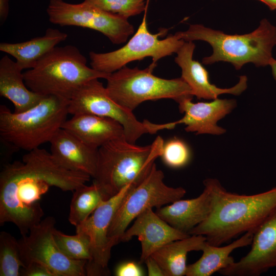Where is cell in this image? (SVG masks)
Masks as SVG:
<instances>
[{
  "label": "cell",
  "mask_w": 276,
  "mask_h": 276,
  "mask_svg": "<svg viewBox=\"0 0 276 276\" xmlns=\"http://www.w3.org/2000/svg\"><path fill=\"white\" fill-rule=\"evenodd\" d=\"M90 176L61 165L51 152L38 148L8 163L0 173V225L11 222L22 236L39 223L44 215L39 200L49 188L74 191Z\"/></svg>",
  "instance_id": "cell-1"
},
{
  "label": "cell",
  "mask_w": 276,
  "mask_h": 276,
  "mask_svg": "<svg viewBox=\"0 0 276 276\" xmlns=\"http://www.w3.org/2000/svg\"><path fill=\"white\" fill-rule=\"evenodd\" d=\"M276 210V187L254 195L228 192L218 179L212 210L208 217L189 234L201 235L206 242L222 244L256 229Z\"/></svg>",
  "instance_id": "cell-2"
},
{
  "label": "cell",
  "mask_w": 276,
  "mask_h": 276,
  "mask_svg": "<svg viewBox=\"0 0 276 276\" xmlns=\"http://www.w3.org/2000/svg\"><path fill=\"white\" fill-rule=\"evenodd\" d=\"M180 33L185 41L202 40L211 45L213 53L202 59L203 64L227 62L236 70L248 63L257 67L269 65L273 58L272 49L276 45V27L266 18L255 30L242 35L227 34L201 24L191 25Z\"/></svg>",
  "instance_id": "cell-3"
},
{
  "label": "cell",
  "mask_w": 276,
  "mask_h": 276,
  "mask_svg": "<svg viewBox=\"0 0 276 276\" xmlns=\"http://www.w3.org/2000/svg\"><path fill=\"white\" fill-rule=\"evenodd\" d=\"M86 63V57L76 47H56L23 73L25 82L38 94L69 101L85 83L94 79H106L110 74L89 67Z\"/></svg>",
  "instance_id": "cell-4"
},
{
  "label": "cell",
  "mask_w": 276,
  "mask_h": 276,
  "mask_svg": "<svg viewBox=\"0 0 276 276\" xmlns=\"http://www.w3.org/2000/svg\"><path fill=\"white\" fill-rule=\"evenodd\" d=\"M164 142L158 136L150 144L137 146L125 137L113 140L98 150L94 181L112 197L128 185H139L162 154Z\"/></svg>",
  "instance_id": "cell-5"
},
{
  "label": "cell",
  "mask_w": 276,
  "mask_h": 276,
  "mask_svg": "<svg viewBox=\"0 0 276 276\" xmlns=\"http://www.w3.org/2000/svg\"><path fill=\"white\" fill-rule=\"evenodd\" d=\"M68 101L44 96L40 102L21 112L0 106V136L11 147L30 151L49 142L61 128L68 114Z\"/></svg>",
  "instance_id": "cell-6"
},
{
  "label": "cell",
  "mask_w": 276,
  "mask_h": 276,
  "mask_svg": "<svg viewBox=\"0 0 276 276\" xmlns=\"http://www.w3.org/2000/svg\"><path fill=\"white\" fill-rule=\"evenodd\" d=\"M155 67L129 68L125 66L109 75L106 88L118 104L133 111L140 104L149 100L171 99L177 102L193 97L189 85L180 77L166 79L154 75Z\"/></svg>",
  "instance_id": "cell-7"
},
{
  "label": "cell",
  "mask_w": 276,
  "mask_h": 276,
  "mask_svg": "<svg viewBox=\"0 0 276 276\" xmlns=\"http://www.w3.org/2000/svg\"><path fill=\"white\" fill-rule=\"evenodd\" d=\"M147 10L137 30L125 45L107 53L89 52L91 67L100 72L111 74L129 62L147 57L152 58L151 65L155 67L159 59L177 52L185 41L181 38L180 31L169 35L165 39H159L168 31L162 29L157 33H150L147 23Z\"/></svg>",
  "instance_id": "cell-8"
},
{
  "label": "cell",
  "mask_w": 276,
  "mask_h": 276,
  "mask_svg": "<svg viewBox=\"0 0 276 276\" xmlns=\"http://www.w3.org/2000/svg\"><path fill=\"white\" fill-rule=\"evenodd\" d=\"M164 174L154 164L148 175L124 199L110 225L108 236L113 246L130 223L146 210L160 208L181 199L186 191L182 187H171L164 181Z\"/></svg>",
  "instance_id": "cell-9"
},
{
  "label": "cell",
  "mask_w": 276,
  "mask_h": 276,
  "mask_svg": "<svg viewBox=\"0 0 276 276\" xmlns=\"http://www.w3.org/2000/svg\"><path fill=\"white\" fill-rule=\"evenodd\" d=\"M47 12L52 24L91 29L101 33L114 44L125 43L134 32L127 18L105 11L85 1L71 4L63 0H50Z\"/></svg>",
  "instance_id": "cell-10"
},
{
  "label": "cell",
  "mask_w": 276,
  "mask_h": 276,
  "mask_svg": "<svg viewBox=\"0 0 276 276\" xmlns=\"http://www.w3.org/2000/svg\"><path fill=\"white\" fill-rule=\"evenodd\" d=\"M55 223L54 217H47L18 240L24 267L36 262L47 267L55 276L86 275L87 261L71 259L57 246L53 236Z\"/></svg>",
  "instance_id": "cell-11"
},
{
  "label": "cell",
  "mask_w": 276,
  "mask_h": 276,
  "mask_svg": "<svg viewBox=\"0 0 276 276\" xmlns=\"http://www.w3.org/2000/svg\"><path fill=\"white\" fill-rule=\"evenodd\" d=\"M68 114H89L110 118L123 127L127 141L135 144L143 134L150 133L145 120L139 121L131 111L116 102L99 79H91L76 92L68 105Z\"/></svg>",
  "instance_id": "cell-12"
},
{
  "label": "cell",
  "mask_w": 276,
  "mask_h": 276,
  "mask_svg": "<svg viewBox=\"0 0 276 276\" xmlns=\"http://www.w3.org/2000/svg\"><path fill=\"white\" fill-rule=\"evenodd\" d=\"M136 187L128 185L116 195L103 201L86 220L76 226V232L86 235L90 242L91 258L86 262V275L110 274L108 265L113 245L108 236L109 228L120 205Z\"/></svg>",
  "instance_id": "cell-13"
},
{
  "label": "cell",
  "mask_w": 276,
  "mask_h": 276,
  "mask_svg": "<svg viewBox=\"0 0 276 276\" xmlns=\"http://www.w3.org/2000/svg\"><path fill=\"white\" fill-rule=\"evenodd\" d=\"M193 97L182 98L177 103L180 113L183 117L178 121L155 124L149 122V126L152 134L164 129H172L177 125L183 124L187 132H195L196 134H210L221 135L226 130L218 125L219 120L229 114L236 106L234 99H215L209 102H192Z\"/></svg>",
  "instance_id": "cell-14"
},
{
  "label": "cell",
  "mask_w": 276,
  "mask_h": 276,
  "mask_svg": "<svg viewBox=\"0 0 276 276\" xmlns=\"http://www.w3.org/2000/svg\"><path fill=\"white\" fill-rule=\"evenodd\" d=\"M251 244L245 256L218 272L226 276H258L276 267V210L256 229Z\"/></svg>",
  "instance_id": "cell-15"
},
{
  "label": "cell",
  "mask_w": 276,
  "mask_h": 276,
  "mask_svg": "<svg viewBox=\"0 0 276 276\" xmlns=\"http://www.w3.org/2000/svg\"><path fill=\"white\" fill-rule=\"evenodd\" d=\"M190 235L170 225L154 212L153 209L149 208L135 219L133 224L121 236L120 242H127L137 237L142 249L140 263H143L164 245Z\"/></svg>",
  "instance_id": "cell-16"
},
{
  "label": "cell",
  "mask_w": 276,
  "mask_h": 276,
  "mask_svg": "<svg viewBox=\"0 0 276 276\" xmlns=\"http://www.w3.org/2000/svg\"><path fill=\"white\" fill-rule=\"evenodd\" d=\"M215 181L216 178L205 179L203 191L198 197L177 200L157 209L156 213L175 228L188 234L210 214L214 203Z\"/></svg>",
  "instance_id": "cell-17"
},
{
  "label": "cell",
  "mask_w": 276,
  "mask_h": 276,
  "mask_svg": "<svg viewBox=\"0 0 276 276\" xmlns=\"http://www.w3.org/2000/svg\"><path fill=\"white\" fill-rule=\"evenodd\" d=\"M195 48L193 41H185L174 59L181 68V78L190 87L193 96L198 99L214 100L223 94L239 95L246 89L247 78L245 75L240 76L238 83L229 88H220L211 83L208 72L193 58Z\"/></svg>",
  "instance_id": "cell-18"
},
{
  "label": "cell",
  "mask_w": 276,
  "mask_h": 276,
  "mask_svg": "<svg viewBox=\"0 0 276 276\" xmlns=\"http://www.w3.org/2000/svg\"><path fill=\"white\" fill-rule=\"evenodd\" d=\"M51 153L63 166L94 177L97 169L98 150L89 147L61 128L49 142Z\"/></svg>",
  "instance_id": "cell-19"
},
{
  "label": "cell",
  "mask_w": 276,
  "mask_h": 276,
  "mask_svg": "<svg viewBox=\"0 0 276 276\" xmlns=\"http://www.w3.org/2000/svg\"><path fill=\"white\" fill-rule=\"evenodd\" d=\"M61 128L96 149L113 140L125 137L124 128L119 122L110 118L93 114L73 115L72 118L65 120Z\"/></svg>",
  "instance_id": "cell-20"
},
{
  "label": "cell",
  "mask_w": 276,
  "mask_h": 276,
  "mask_svg": "<svg viewBox=\"0 0 276 276\" xmlns=\"http://www.w3.org/2000/svg\"><path fill=\"white\" fill-rule=\"evenodd\" d=\"M22 71L8 55L0 60V95L13 103L17 113L36 105L43 97L27 86Z\"/></svg>",
  "instance_id": "cell-21"
},
{
  "label": "cell",
  "mask_w": 276,
  "mask_h": 276,
  "mask_svg": "<svg viewBox=\"0 0 276 276\" xmlns=\"http://www.w3.org/2000/svg\"><path fill=\"white\" fill-rule=\"evenodd\" d=\"M67 34L57 29L48 28L42 36L17 43L2 42L0 51L13 57L23 70L33 68L44 55L64 41Z\"/></svg>",
  "instance_id": "cell-22"
},
{
  "label": "cell",
  "mask_w": 276,
  "mask_h": 276,
  "mask_svg": "<svg viewBox=\"0 0 276 276\" xmlns=\"http://www.w3.org/2000/svg\"><path fill=\"white\" fill-rule=\"evenodd\" d=\"M206 242L204 236L190 235L164 245L151 256L159 264L165 276L186 275L188 254L202 250Z\"/></svg>",
  "instance_id": "cell-23"
},
{
  "label": "cell",
  "mask_w": 276,
  "mask_h": 276,
  "mask_svg": "<svg viewBox=\"0 0 276 276\" xmlns=\"http://www.w3.org/2000/svg\"><path fill=\"white\" fill-rule=\"evenodd\" d=\"M254 232H248L240 238L223 246L213 245L206 242L201 257L194 263L187 266V276H210L224 269L235 261L230 254L237 248L250 245Z\"/></svg>",
  "instance_id": "cell-24"
},
{
  "label": "cell",
  "mask_w": 276,
  "mask_h": 276,
  "mask_svg": "<svg viewBox=\"0 0 276 276\" xmlns=\"http://www.w3.org/2000/svg\"><path fill=\"white\" fill-rule=\"evenodd\" d=\"M109 195L97 183L79 187L73 191L70 203L68 221L75 227L86 220L96 209Z\"/></svg>",
  "instance_id": "cell-25"
},
{
  "label": "cell",
  "mask_w": 276,
  "mask_h": 276,
  "mask_svg": "<svg viewBox=\"0 0 276 276\" xmlns=\"http://www.w3.org/2000/svg\"><path fill=\"white\" fill-rule=\"evenodd\" d=\"M24 266L18 240L11 234L0 233V276H20Z\"/></svg>",
  "instance_id": "cell-26"
},
{
  "label": "cell",
  "mask_w": 276,
  "mask_h": 276,
  "mask_svg": "<svg viewBox=\"0 0 276 276\" xmlns=\"http://www.w3.org/2000/svg\"><path fill=\"white\" fill-rule=\"evenodd\" d=\"M53 236L57 246L67 257L75 260H90V242L85 234L66 235L55 228Z\"/></svg>",
  "instance_id": "cell-27"
},
{
  "label": "cell",
  "mask_w": 276,
  "mask_h": 276,
  "mask_svg": "<svg viewBox=\"0 0 276 276\" xmlns=\"http://www.w3.org/2000/svg\"><path fill=\"white\" fill-rule=\"evenodd\" d=\"M95 6L126 18L140 14L148 8L149 0H84Z\"/></svg>",
  "instance_id": "cell-28"
},
{
  "label": "cell",
  "mask_w": 276,
  "mask_h": 276,
  "mask_svg": "<svg viewBox=\"0 0 276 276\" xmlns=\"http://www.w3.org/2000/svg\"><path fill=\"white\" fill-rule=\"evenodd\" d=\"M160 157L169 167L179 168L188 164L191 158V152L184 141L174 137L164 143Z\"/></svg>",
  "instance_id": "cell-29"
},
{
  "label": "cell",
  "mask_w": 276,
  "mask_h": 276,
  "mask_svg": "<svg viewBox=\"0 0 276 276\" xmlns=\"http://www.w3.org/2000/svg\"><path fill=\"white\" fill-rule=\"evenodd\" d=\"M21 276H55L45 266L36 262H32L20 269Z\"/></svg>",
  "instance_id": "cell-30"
},
{
  "label": "cell",
  "mask_w": 276,
  "mask_h": 276,
  "mask_svg": "<svg viewBox=\"0 0 276 276\" xmlns=\"http://www.w3.org/2000/svg\"><path fill=\"white\" fill-rule=\"evenodd\" d=\"M117 276H142L144 273L141 267L134 262H123L115 270Z\"/></svg>",
  "instance_id": "cell-31"
},
{
  "label": "cell",
  "mask_w": 276,
  "mask_h": 276,
  "mask_svg": "<svg viewBox=\"0 0 276 276\" xmlns=\"http://www.w3.org/2000/svg\"><path fill=\"white\" fill-rule=\"evenodd\" d=\"M144 263L146 265L149 276H165L160 266L151 256L146 259Z\"/></svg>",
  "instance_id": "cell-32"
},
{
  "label": "cell",
  "mask_w": 276,
  "mask_h": 276,
  "mask_svg": "<svg viewBox=\"0 0 276 276\" xmlns=\"http://www.w3.org/2000/svg\"><path fill=\"white\" fill-rule=\"evenodd\" d=\"M9 11V0H0V22L3 25L6 20Z\"/></svg>",
  "instance_id": "cell-33"
},
{
  "label": "cell",
  "mask_w": 276,
  "mask_h": 276,
  "mask_svg": "<svg viewBox=\"0 0 276 276\" xmlns=\"http://www.w3.org/2000/svg\"><path fill=\"white\" fill-rule=\"evenodd\" d=\"M266 5H267L268 8L271 10H276V0H258Z\"/></svg>",
  "instance_id": "cell-34"
},
{
  "label": "cell",
  "mask_w": 276,
  "mask_h": 276,
  "mask_svg": "<svg viewBox=\"0 0 276 276\" xmlns=\"http://www.w3.org/2000/svg\"><path fill=\"white\" fill-rule=\"evenodd\" d=\"M269 65L271 66L273 78L276 81V60L272 58L270 61Z\"/></svg>",
  "instance_id": "cell-35"
}]
</instances>
